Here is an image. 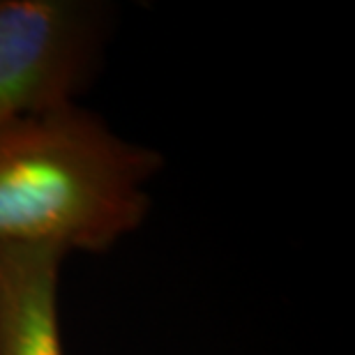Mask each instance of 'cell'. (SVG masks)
Instances as JSON below:
<instances>
[{
    "instance_id": "7a4b0ae2",
    "label": "cell",
    "mask_w": 355,
    "mask_h": 355,
    "mask_svg": "<svg viewBox=\"0 0 355 355\" xmlns=\"http://www.w3.org/2000/svg\"><path fill=\"white\" fill-rule=\"evenodd\" d=\"M104 21V7L81 0H0V125L76 104Z\"/></svg>"
},
{
    "instance_id": "3957f363",
    "label": "cell",
    "mask_w": 355,
    "mask_h": 355,
    "mask_svg": "<svg viewBox=\"0 0 355 355\" xmlns=\"http://www.w3.org/2000/svg\"><path fill=\"white\" fill-rule=\"evenodd\" d=\"M60 250L0 245V355H62Z\"/></svg>"
},
{
    "instance_id": "6da1fadb",
    "label": "cell",
    "mask_w": 355,
    "mask_h": 355,
    "mask_svg": "<svg viewBox=\"0 0 355 355\" xmlns=\"http://www.w3.org/2000/svg\"><path fill=\"white\" fill-rule=\"evenodd\" d=\"M162 164L76 104L0 125V245L109 252L144 224Z\"/></svg>"
}]
</instances>
